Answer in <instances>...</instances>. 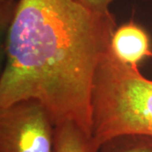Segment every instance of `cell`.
Instances as JSON below:
<instances>
[{
	"label": "cell",
	"instance_id": "obj_1",
	"mask_svg": "<svg viewBox=\"0 0 152 152\" xmlns=\"http://www.w3.org/2000/svg\"><path fill=\"white\" fill-rule=\"evenodd\" d=\"M116 21L78 0H20L6 38L0 108L34 99L56 126L92 134V93Z\"/></svg>",
	"mask_w": 152,
	"mask_h": 152
},
{
	"label": "cell",
	"instance_id": "obj_2",
	"mask_svg": "<svg viewBox=\"0 0 152 152\" xmlns=\"http://www.w3.org/2000/svg\"><path fill=\"white\" fill-rule=\"evenodd\" d=\"M123 134L152 136V80L110 53L94 83L92 136L101 145Z\"/></svg>",
	"mask_w": 152,
	"mask_h": 152
},
{
	"label": "cell",
	"instance_id": "obj_3",
	"mask_svg": "<svg viewBox=\"0 0 152 152\" xmlns=\"http://www.w3.org/2000/svg\"><path fill=\"white\" fill-rule=\"evenodd\" d=\"M0 152H56V124L40 102L0 108Z\"/></svg>",
	"mask_w": 152,
	"mask_h": 152
},
{
	"label": "cell",
	"instance_id": "obj_4",
	"mask_svg": "<svg viewBox=\"0 0 152 152\" xmlns=\"http://www.w3.org/2000/svg\"><path fill=\"white\" fill-rule=\"evenodd\" d=\"M111 50L121 62L133 67H139L142 60L152 58L148 34L133 20L115 30L111 40Z\"/></svg>",
	"mask_w": 152,
	"mask_h": 152
},
{
	"label": "cell",
	"instance_id": "obj_5",
	"mask_svg": "<svg viewBox=\"0 0 152 152\" xmlns=\"http://www.w3.org/2000/svg\"><path fill=\"white\" fill-rule=\"evenodd\" d=\"M92 138L72 122L56 126V152H98Z\"/></svg>",
	"mask_w": 152,
	"mask_h": 152
},
{
	"label": "cell",
	"instance_id": "obj_6",
	"mask_svg": "<svg viewBox=\"0 0 152 152\" xmlns=\"http://www.w3.org/2000/svg\"><path fill=\"white\" fill-rule=\"evenodd\" d=\"M98 152H152V136L123 134L109 139Z\"/></svg>",
	"mask_w": 152,
	"mask_h": 152
},
{
	"label": "cell",
	"instance_id": "obj_7",
	"mask_svg": "<svg viewBox=\"0 0 152 152\" xmlns=\"http://www.w3.org/2000/svg\"><path fill=\"white\" fill-rule=\"evenodd\" d=\"M78 1L92 10L107 13V12H110L109 5L113 0H78Z\"/></svg>",
	"mask_w": 152,
	"mask_h": 152
},
{
	"label": "cell",
	"instance_id": "obj_8",
	"mask_svg": "<svg viewBox=\"0 0 152 152\" xmlns=\"http://www.w3.org/2000/svg\"><path fill=\"white\" fill-rule=\"evenodd\" d=\"M145 1H150V0H145Z\"/></svg>",
	"mask_w": 152,
	"mask_h": 152
}]
</instances>
